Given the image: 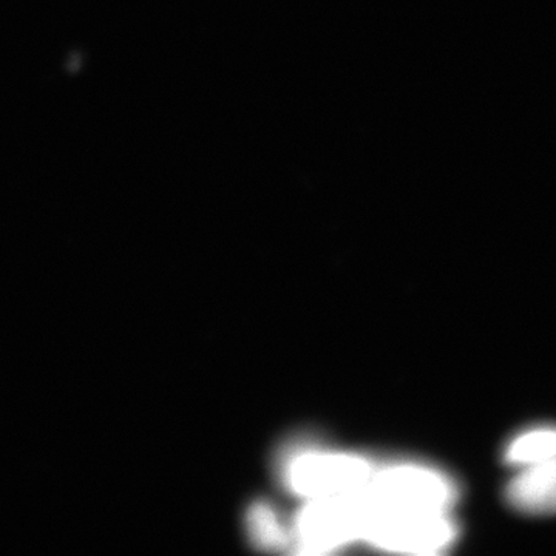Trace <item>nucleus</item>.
Returning <instances> with one entry per match:
<instances>
[{"label":"nucleus","mask_w":556,"mask_h":556,"mask_svg":"<svg viewBox=\"0 0 556 556\" xmlns=\"http://www.w3.org/2000/svg\"><path fill=\"white\" fill-rule=\"evenodd\" d=\"M371 501L367 493L308 500L292 527V546L305 554H329L364 541Z\"/></svg>","instance_id":"1"},{"label":"nucleus","mask_w":556,"mask_h":556,"mask_svg":"<svg viewBox=\"0 0 556 556\" xmlns=\"http://www.w3.org/2000/svg\"><path fill=\"white\" fill-rule=\"evenodd\" d=\"M456 532L448 510H402L371 503L364 541L382 551L438 554L455 543Z\"/></svg>","instance_id":"2"},{"label":"nucleus","mask_w":556,"mask_h":556,"mask_svg":"<svg viewBox=\"0 0 556 556\" xmlns=\"http://www.w3.org/2000/svg\"><path fill=\"white\" fill-rule=\"evenodd\" d=\"M375 471V464L362 456L308 450L292 456L283 473L291 492L318 500L364 492Z\"/></svg>","instance_id":"3"},{"label":"nucleus","mask_w":556,"mask_h":556,"mask_svg":"<svg viewBox=\"0 0 556 556\" xmlns=\"http://www.w3.org/2000/svg\"><path fill=\"white\" fill-rule=\"evenodd\" d=\"M365 493L376 507L402 510H450L457 496L452 479L417 464L376 467Z\"/></svg>","instance_id":"4"},{"label":"nucleus","mask_w":556,"mask_h":556,"mask_svg":"<svg viewBox=\"0 0 556 556\" xmlns=\"http://www.w3.org/2000/svg\"><path fill=\"white\" fill-rule=\"evenodd\" d=\"M507 501L522 514H556V457L519 468L507 486Z\"/></svg>","instance_id":"5"},{"label":"nucleus","mask_w":556,"mask_h":556,"mask_svg":"<svg viewBox=\"0 0 556 556\" xmlns=\"http://www.w3.org/2000/svg\"><path fill=\"white\" fill-rule=\"evenodd\" d=\"M556 457V427H538L518 434L508 444L506 460L510 466H535Z\"/></svg>","instance_id":"6"},{"label":"nucleus","mask_w":556,"mask_h":556,"mask_svg":"<svg viewBox=\"0 0 556 556\" xmlns=\"http://www.w3.org/2000/svg\"><path fill=\"white\" fill-rule=\"evenodd\" d=\"M248 532L252 543L268 551L292 546V532L268 504L258 503L248 514Z\"/></svg>","instance_id":"7"}]
</instances>
